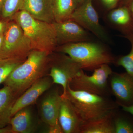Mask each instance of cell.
Segmentation results:
<instances>
[{"instance_id": "cell-1", "label": "cell", "mask_w": 133, "mask_h": 133, "mask_svg": "<svg viewBox=\"0 0 133 133\" xmlns=\"http://www.w3.org/2000/svg\"><path fill=\"white\" fill-rule=\"evenodd\" d=\"M49 53L33 49L28 57L16 66L4 82L19 97L32 85L49 71Z\"/></svg>"}, {"instance_id": "cell-2", "label": "cell", "mask_w": 133, "mask_h": 133, "mask_svg": "<svg viewBox=\"0 0 133 133\" xmlns=\"http://www.w3.org/2000/svg\"><path fill=\"white\" fill-rule=\"evenodd\" d=\"M62 94L70 101L83 124L108 116L118 110L120 107L116 102L107 97L74 90L69 85L65 94Z\"/></svg>"}, {"instance_id": "cell-3", "label": "cell", "mask_w": 133, "mask_h": 133, "mask_svg": "<svg viewBox=\"0 0 133 133\" xmlns=\"http://www.w3.org/2000/svg\"><path fill=\"white\" fill-rule=\"evenodd\" d=\"M58 52L68 55L84 70L93 71L102 64H114L115 58L105 47L89 41L59 45Z\"/></svg>"}, {"instance_id": "cell-4", "label": "cell", "mask_w": 133, "mask_h": 133, "mask_svg": "<svg viewBox=\"0 0 133 133\" xmlns=\"http://www.w3.org/2000/svg\"><path fill=\"white\" fill-rule=\"evenodd\" d=\"M14 16L15 22L30 41L33 50L43 51L51 54L56 49L57 41L52 23L37 20L22 10Z\"/></svg>"}, {"instance_id": "cell-5", "label": "cell", "mask_w": 133, "mask_h": 133, "mask_svg": "<svg viewBox=\"0 0 133 133\" xmlns=\"http://www.w3.org/2000/svg\"><path fill=\"white\" fill-rule=\"evenodd\" d=\"M93 72L92 74L89 76L82 69L68 85L74 90L107 97L110 93L109 77L113 72L109 64H102Z\"/></svg>"}, {"instance_id": "cell-6", "label": "cell", "mask_w": 133, "mask_h": 133, "mask_svg": "<svg viewBox=\"0 0 133 133\" xmlns=\"http://www.w3.org/2000/svg\"><path fill=\"white\" fill-rule=\"evenodd\" d=\"M33 50L30 41L16 22L7 25L0 50V58L24 62Z\"/></svg>"}, {"instance_id": "cell-7", "label": "cell", "mask_w": 133, "mask_h": 133, "mask_svg": "<svg viewBox=\"0 0 133 133\" xmlns=\"http://www.w3.org/2000/svg\"><path fill=\"white\" fill-rule=\"evenodd\" d=\"M59 52L49 57V71L48 76L52 79L54 84L61 86L62 94L66 92L70 81L82 70L80 65L68 55Z\"/></svg>"}, {"instance_id": "cell-8", "label": "cell", "mask_w": 133, "mask_h": 133, "mask_svg": "<svg viewBox=\"0 0 133 133\" xmlns=\"http://www.w3.org/2000/svg\"><path fill=\"white\" fill-rule=\"evenodd\" d=\"M45 93L39 105L41 120L48 125V133H63L58 120L62 94L56 87H51Z\"/></svg>"}, {"instance_id": "cell-9", "label": "cell", "mask_w": 133, "mask_h": 133, "mask_svg": "<svg viewBox=\"0 0 133 133\" xmlns=\"http://www.w3.org/2000/svg\"><path fill=\"white\" fill-rule=\"evenodd\" d=\"M69 19L90 31L100 40L109 41L105 30L100 24L98 15L93 5L92 0H84L74 10Z\"/></svg>"}, {"instance_id": "cell-10", "label": "cell", "mask_w": 133, "mask_h": 133, "mask_svg": "<svg viewBox=\"0 0 133 133\" xmlns=\"http://www.w3.org/2000/svg\"><path fill=\"white\" fill-rule=\"evenodd\" d=\"M109 85L110 92L119 107L133 104V77L131 75L127 72H113L109 77Z\"/></svg>"}, {"instance_id": "cell-11", "label": "cell", "mask_w": 133, "mask_h": 133, "mask_svg": "<svg viewBox=\"0 0 133 133\" xmlns=\"http://www.w3.org/2000/svg\"><path fill=\"white\" fill-rule=\"evenodd\" d=\"M52 24L56 32L58 46L90 40V37L88 32L72 20L68 19L63 21H55Z\"/></svg>"}, {"instance_id": "cell-12", "label": "cell", "mask_w": 133, "mask_h": 133, "mask_svg": "<svg viewBox=\"0 0 133 133\" xmlns=\"http://www.w3.org/2000/svg\"><path fill=\"white\" fill-rule=\"evenodd\" d=\"M53 84L52 79L49 76L36 81L16 100L12 109V116L20 109L35 104Z\"/></svg>"}, {"instance_id": "cell-13", "label": "cell", "mask_w": 133, "mask_h": 133, "mask_svg": "<svg viewBox=\"0 0 133 133\" xmlns=\"http://www.w3.org/2000/svg\"><path fill=\"white\" fill-rule=\"evenodd\" d=\"M62 97L58 120L63 133H80L83 121L69 99Z\"/></svg>"}, {"instance_id": "cell-14", "label": "cell", "mask_w": 133, "mask_h": 133, "mask_svg": "<svg viewBox=\"0 0 133 133\" xmlns=\"http://www.w3.org/2000/svg\"><path fill=\"white\" fill-rule=\"evenodd\" d=\"M21 10L37 20L49 23L55 22L52 0H23Z\"/></svg>"}, {"instance_id": "cell-15", "label": "cell", "mask_w": 133, "mask_h": 133, "mask_svg": "<svg viewBox=\"0 0 133 133\" xmlns=\"http://www.w3.org/2000/svg\"><path fill=\"white\" fill-rule=\"evenodd\" d=\"M23 108L12 116L9 125L12 133H33L37 129V124L31 108Z\"/></svg>"}, {"instance_id": "cell-16", "label": "cell", "mask_w": 133, "mask_h": 133, "mask_svg": "<svg viewBox=\"0 0 133 133\" xmlns=\"http://www.w3.org/2000/svg\"><path fill=\"white\" fill-rule=\"evenodd\" d=\"M17 98L7 86L0 89V128L9 125L12 109Z\"/></svg>"}, {"instance_id": "cell-17", "label": "cell", "mask_w": 133, "mask_h": 133, "mask_svg": "<svg viewBox=\"0 0 133 133\" xmlns=\"http://www.w3.org/2000/svg\"><path fill=\"white\" fill-rule=\"evenodd\" d=\"M108 19L124 35L133 31V16L128 6L124 5L111 11Z\"/></svg>"}, {"instance_id": "cell-18", "label": "cell", "mask_w": 133, "mask_h": 133, "mask_svg": "<svg viewBox=\"0 0 133 133\" xmlns=\"http://www.w3.org/2000/svg\"><path fill=\"white\" fill-rule=\"evenodd\" d=\"M115 112L101 118L84 123L80 133H115L113 122Z\"/></svg>"}, {"instance_id": "cell-19", "label": "cell", "mask_w": 133, "mask_h": 133, "mask_svg": "<svg viewBox=\"0 0 133 133\" xmlns=\"http://www.w3.org/2000/svg\"><path fill=\"white\" fill-rule=\"evenodd\" d=\"M55 22L69 19L77 7L76 0H52Z\"/></svg>"}, {"instance_id": "cell-20", "label": "cell", "mask_w": 133, "mask_h": 133, "mask_svg": "<svg viewBox=\"0 0 133 133\" xmlns=\"http://www.w3.org/2000/svg\"><path fill=\"white\" fill-rule=\"evenodd\" d=\"M115 133H133V115L123 110L113 115Z\"/></svg>"}, {"instance_id": "cell-21", "label": "cell", "mask_w": 133, "mask_h": 133, "mask_svg": "<svg viewBox=\"0 0 133 133\" xmlns=\"http://www.w3.org/2000/svg\"><path fill=\"white\" fill-rule=\"evenodd\" d=\"M122 36L127 38L131 43V51L127 55L115 58L114 64L116 66L123 67L126 72L133 77V31Z\"/></svg>"}, {"instance_id": "cell-22", "label": "cell", "mask_w": 133, "mask_h": 133, "mask_svg": "<svg viewBox=\"0 0 133 133\" xmlns=\"http://www.w3.org/2000/svg\"><path fill=\"white\" fill-rule=\"evenodd\" d=\"M23 62L16 59L0 58V84L4 83L13 70Z\"/></svg>"}, {"instance_id": "cell-23", "label": "cell", "mask_w": 133, "mask_h": 133, "mask_svg": "<svg viewBox=\"0 0 133 133\" xmlns=\"http://www.w3.org/2000/svg\"><path fill=\"white\" fill-rule=\"evenodd\" d=\"M23 0H3L1 13L4 18L11 17L21 9Z\"/></svg>"}, {"instance_id": "cell-24", "label": "cell", "mask_w": 133, "mask_h": 133, "mask_svg": "<svg viewBox=\"0 0 133 133\" xmlns=\"http://www.w3.org/2000/svg\"><path fill=\"white\" fill-rule=\"evenodd\" d=\"M102 3L107 8L114 9L118 4L119 0H101Z\"/></svg>"}, {"instance_id": "cell-25", "label": "cell", "mask_w": 133, "mask_h": 133, "mask_svg": "<svg viewBox=\"0 0 133 133\" xmlns=\"http://www.w3.org/2000/svg\"><path fill=\"white\" fill-rule=\"evenodd\" d=\"M122 110L125 111L133 115V104L129 106L122 107Z\"/></svg>"}, {"instance_id": "cell-26", "label": "cell", "mask_w": 133, "mask_h": 133, "mask_svg": "<svg viewBox=\"0 0 133 133\" xmlns=\"http://www.w3.org/2000/svg\"><path fill=\"white\" fill-rule=\"evenodd\" d=\"M0 133H12L10 126H8L3 128H0Z\"/></svg>"}, {"instance_id": "cell-27", "label": "cell", "mask_w": 133, "mask_h": 133, "mask_svg": "<svg viewBox=\"0 0 133 133\" xmlns=\"http://www.w3.org/2000/svg\"><path fill=\"white\" fill-rule=\"evenodd\" d=\"M6 26L5 23L0 21V35L3 34Z\"/></svg>"}, {"instance_id": "cell-28", "label": "cell", "mask_w": 133, "mask_h": 133, "mask_svg": "<svg viewBox=\"0 0 133 133\" xmlns=\"http://www.w3.org/2000/svg\"><path fill=\"white\" fill-rule=\"evenodd\" d=\"M131 14L133 16V0L128 5Z\"/></svg>"}, {"instance_id": "cell-29", "label": "cell", "mask_w": 133, "mask_h": 133, "mask_svg": "<svg viewBox=\"0 0 133 133\" xmlns=\"http://www.w3.org/2000/svg\"><path fill=\"white\" fill-rule=\"evenodd\" d=\"M3 40V34L0 35V50L1 48Z\"/></svg>"}, {"instance_id": "cell-30", "label": "cell", "mask_w": 133, "mask_h": 133, "mask_svg": "<svg viewBox=\"0 0 133 133\" xmlns=\"http://www.w3.org/2000/svg\"><path fill=\"white\" fill-rule=\"evenodd\" d=\"M133 0H124V1H125V5H127V6H128L129 4L130 3V2H131Z\"/></svg>"}, {"instance_id": "cell-31", "label": "cell", "mask_w": 133, "mask_h": 133, "mask_svg": "<svg viewBox=\"0 0 133 133\" xmlns=\"http://www.w3.org/2000/svg\"><path fill=\"white\" fill-rule=\"evenodd\" d=\"M84 0H76V2H77V5H81V3H82L84 1Z\"/></svg>"}, {"instance_id": "cell-32", "label": "cell", "mask_w": 133, "mask_h": 133, "mask_svg": "<svg viewBox=\"0 0 133 133\" xmlns=\"http://www.w3.org/2000/svg\"><path fill=\"white\" fill-rule=\"evenodd\" d=\"M3 0H0V13L1 12L2 7V5L3 2Z\"/></svg>"}]
</instances>
